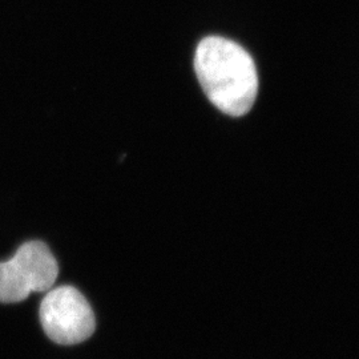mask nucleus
<instances>
[{
	"instance_id": "1",
	"label": "nucleus",
	"mask_w": 359,
	"mask_h": 359,
	"mask_svg": "<svg viewBox=\"0 0 359 359\" xmlns=\"http://www.w3.org/2000/svg\"><path fill=\"white\" fill-rule=\"evenodd\" d=\"M194 71L210 103L238 117L252 109L258 93V75L252 56L229 39L209 36L197 46Z\"/></svg>"
},
{
	"instance_id": "2",
	"label": "nucleus",
	"mask_w": 359,
	"mask_h": 359,
	"mask_svg": "<svg viewBox=\"0 0 359 359\" xmlns=\"http://www.w3.org/2000/svg\"><path fill=\"white\" fill-rule=\"evenodd\" d=\"M57 276L59 266L50 248L41 241L26 243L11 259L0 262V302L18 304L31 293L48 292Z\"/></svg>"
},
{
	"instance_id": "3",
	"label": "nucleus",
	"mask_w": 359,
	"mask_h": 359,
	"mask_svg": "<svg viewBox=\"0 0 359 359\" xmlns=\"http://www.w3.org/2000/svg\"><path fill=\"white\" fill-rule=\"evenodd\" d=\"M39 317L47 337L65 346L87 341L96 327L87 298L72 286L50 289L41 301Z\"/></svg>"
}]
</instances>
